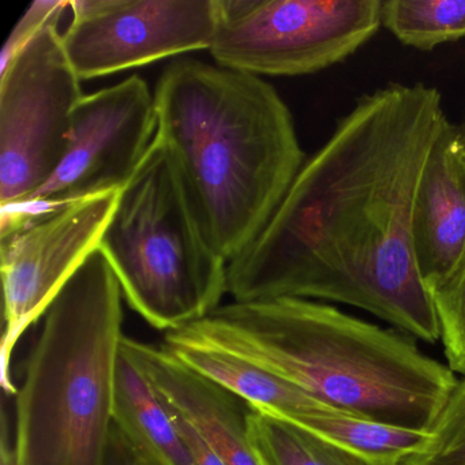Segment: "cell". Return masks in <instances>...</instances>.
I'll return each instance as SVG.
<instances>
[{
	"mask_svg": "<svg viewBox=\"0 0 465 465\" xmlns=\"http://www.w3.org/2000/svg\"><path fill=\"white\" fill-rule=\"evenodd\" d=\"M448 122L440 91L426 84L391 83L361 96L304 162L262 232L228 262L233 301L347 304L413 339L440 341L412 217Z\"/></svg>",
	"mask_w": 465,
	"mask_h": 465,
	"instance_id": "obj_1",
	"label": "cell"
},
{
	"mask_svg": "<svg viewBox=\"0 0 465 465\" xmlns=\"http://www.w3.org/2000/svg\"><path fill=\"white\" fill-rule=\"evenodd\" d=\"M165 345L233 356L337 410L411 429L429 430L459 381L413 337L309 299L232 301Z\"/></svg>",
	"mask_w": 465,
	"mask_h": 465,
	"instance_id": "obj_2",
	"label": "cell"
},
{
	"mask_svg": "<svg viewBox=\"0 0 465 465\" xmlns=\"http://www.w3.org/2000/svg\"><path fill=\"white\" fill-rule=\"evenodd\" d=\"M154 103L156 137L230 262L262 232L306 162L292 114L262 77L192 56L163 70Z\"/></svg>",
	"mask_w": 465,
	"mask_h": 465,
	"instance_id": "obj_3",
	"label": "cell"
},
{
	"mask_svg": "<svg viewBox=\"0 0 465 465\" xmlns=\"http://www.w3.org/2000/svg\"><path fill=\"white\" fill-rule=\"evenodd\" d=\"M124 301L97 250L45 312L15 397L17 465H108Z\"/></svg>",
	"mask_w": 465,
	"mask_h": 465,
	"instance_id": "obj_4",
	"label": "cell"
},
{
	"mask_svg": "<svg viewBox=\"0 0 465 465\" xmlns=\"http://www.w3.org/2000/svg\"><path fill=\"white\" fill-rule=\"evenodd\" d=\"M99 252L126 303L165 333L208 317L228 293V261L206 236L178 164L157 137L121 190Z\"/></svg>",
	"mask_w": 465,
	"mask_h": 465,
	"instance_id": "obj_5",
	"label": "cell"
},
{
	"mask_svg": "<svg viewBox=\"0 0 465 465\" xmlns=\"http://www.w3.org/2000/svg\"><path fill=\"white\" fill-rule=\"evenodd\" d=\"M382 0H220L209 54L249 74L301 77L363 47L382 28Z\"/></svg>",
	"mask_w": 465,
	"mask_h": 465,
	"instance_id": "obj_6",
	"label": "cell"
},
{
	"mask_svg": "<svg viewBox=\"0 0 465 465\" xmlns=\"http://www.w3.org/2000/svg\"><path fill=\"white\" fill-rule=\"evenodd\" d=\"M121 190L89 195L36 214L2 209L0 271L5 331L0 383L15 397L12 358L21 337L45 318L56 296L99 250Z\"/></svg>",
	"mask_w": 465,
	"mask_h": 465,
	"instance_id": "obj_7",
	"label": "cell"
},
{
	"mask_svg": "<svg viewBox=\"0 0 465 465\" xmlns=\"http://www.w3.org/2000/svg\"><path fill=\"white\" fill-rule=\"evenodd\" d=\"M83 97L59 21L48 24L0 67L2 208L21 205L55 173Z\"/></svg>",
	"mask_w": 465,
	"mask_h": 465,
	"instance_id": "obj_8",
	"label": "cell"
},
{
	"mask_svg": "<svg viewBox=\"0 0 465 465\" xmlns=\"http://www.w3.org/2000/svg\"><path fill=\"white\" fill-rule=\"evenodd\" d=\"M156 134L154 94L138 75L84 94L73 113L66 153L55 173L21 205L2 209L36 214L89 195L122 190Z\"/></svg>",
	"mask_w": 465,
	"mask_h": 465,
	"instance_id": "obj_9",
	"label": "cell"
},
{
	"mask_svg": "<svg viewBox=\"0 0 465 465\" xmlns=\"http://www.w3.org/2000/svg\"><path fill=\"white\" fill-rule=\"evenodd\" d=\"M62 34L78 77L94 80L208 50L220 0H74Z\"/></svg>",
	"mask_w": 465,
	"mask_h": 465,
	"instance_id": "obj_10",
	"label": "cell"
},
{
	"mask_svg": "<svg viewBox=\"0 0 465 465\" xmlns=\"http://www.w3.org/2000/svg\"><path fill=\"white\" fill-rule=\"evenodd\" d=\"M124 352L165 405L192 424L225 465H258L249 437L250 407L224 386L187 366L167 345L124 336Z\"/></svg>",
	"mask_w": 465,
	"mask_h": 465,
	"instance_id": "obj_11",
	"label": "cell"
},
{
	"mask_svg": "<svg viewBox=\"0 0 465 465\" xmlns=\"http://www.w3.org/2000/svg\"><path fill=\"white\" fill-rule=\"evenodd\" d=\"M413 252L426 288L450 273L465 252V143L448 122L424 165L412 217Z\"/></svg>",
	"mask_w": 465,
	"mask_h": 465,
	"instance_id": "obj_12",
	"label": "cell"
},
{
	"mask_svg": "<svg viewBox=\"0 0 465 465\" xmlns=\"http://www.w3.org/2000/svg\"><path fill=\"white\" fill-rule=\"evenodd\" d=\"M114 421L143 465H195L173 416L124 350L116 367Z\"/></svg>",
	"mask_w": 465,
	"mask_h": 465,
	"instance_id": "obj_13",
	"label": "cell"
},
{
	"mask_svg": "<svg viewBox=\"0 0 465 465\" xmlns=\"http://www.w3.org/2000/svg\"><path fill=\"white\" fill-rule=\"evenodd\" d=\"M170 350L187 366L241 397L252 410L279 420L290 421L309 413L345 412L233 356L189 348Z\"/></svg>",
	"mask_w": 465,
	"mask_h": 465,
	"instance_id": "obj_14",
	"label": "cell"
},
{
	"mask_svg": "<svg viewBox=\"0 0 465 465\" xmlns=\"http://www.w3.org/2000/svg\"><path fill=\"white\" fill-rule=\"evenodd\" d=\"M375 465H401L431 438L430 430L371 420L348 412H320L287 421Z\"/></svg>",
	"mask_w": 465,
	"mask_h": 465,
	"instance_id": "obj_15",
	"label": "cell"
},
{
	"mask_svg": "<svg viewBox=\"0 0 465 465\" xmlns=\"http://www.w3.org/2000/svg\"><path fill=\"white\" fill-rule=\"evenodd\" d=\"M247 423L258 465H375L252 408Z\"/></svg>",
	"mask_w": 465,
	"mask_h": 465,
	"instance_id": "obj_16",
	"label": "cell"
},
{
	"mask_svg": "<svg viewBox=\"0 0 465 465\" xmlns=\"http://www.w3.org/2000/svg\"><path fill=\"white\" fill-rule=\"evenodd\" d=\"M381 24L401 45L432 51L465 39V0H382Z\"/></svg>",
	"mask_w": 465,
	"mask_h": 465,
	"instance_id": "obj_17",
	"label": "cell"
},
{
	"mask_svg": "<svg viewBox=\"0 0 465 465\" xmlns=\"http://www.w3.org/2000/svg\"><path fill=\"white\" fill-rule=\"evenodd\" d=\"M427 291L440 323L446 364L465 377V252L456 268Z\"/></svg>",
	"mask_w": 465,
	"mask_h": 465,
	"instance_id": "obj_18",
	"label": "cell"
},
{
	"mask_svg": "<svg viewBox=\"0 0 465 465\" xmlns=\"http://www.w3.org/2000/svg\"><path fill=\"white\" fill-rule=\"evenodd\" d=\"M429 430L427 445L401 465H465V377L457 381Z\"/></svg>",
	"mask_w": 465,
	"mask_h": 465,
	"instance_id": "obj_19",
	"label": "cell"
},
{
	"mask_svg": "<svg viewBox=\"0 0 465 465\" xmlns=\"http://www.w3.org/2000/svg\"><path fill=\"white\" fill-rule=\"evenodd\" d=\"M69 6L70 2L64 0H37L32 4L5 43L0 54V67L6 66L15 54L23 50L48 24L61 21L64 10Z\"/></svg>",
	"mask_w": 465,
	"mask_h": 465,
	"instance_id": "obj_20",
	"label": "cell"
},
{
	"mask_svg": "<svg viewBox=\"0 0 465 465\" xmlns=\"http://www.w3.org/2000/svg\"><path fill=\"white\" fill-rule=\"evenodd\" d=\"M165 407H167V405H165ZM168 411H170L171 415L173 416V420H175L182 437H183V440H186L187 445H189L193 457H194L195 465H225L224 462L220 460V457L209 448L208 443L195 431L192 424L187 423L184 419L176 415L170 408H168Z\"/></svg>",
	"mask_w": 465,
	"mask_h": 465,
	"instance_id": "obj_21",
	"label": "cell"
},
{
	"mask_svg": "<svg viewBox=\"0 0 465 465\" xmlns=\"http://www.w3.org/2000/svg\"><path fill=\"white\" fill-rule=\"evenodd\" d=\"M108 465H143L116 427H114Z\"/></svg>",
	"mask_w": 465,
	"mask_h": 465,
	"instance_id": "obj_22",
	"label": "cell"
},
{
	"mask_svg": "<svg viewBox=\"0 0 465 465\" xmlns=\"http://www.w3.org/2000/svg\"><path fill=\"white\" fill-rule=\"evenodd\" d=\"M10 430H12V424H10L6 405L4 404L2 416H0V465H17Z\"/></svg>",
	"mask_w": 465,
	"mask_h": 465,
	"instance_id": "obj_23",
	"label": "cell"
},
{
	"mask_svg": "<svg viewBox=\"0 0 465 465\" xmlns=\"http://www.w3.org/2000/svg\"><path fill=\"white\" fill-rule=\"evenodd\" d=\"M460 132H461L462 140H464V143H465V118H464V122H462L461 126H460Z\"/></svg>",
	"mask_w": 465,
	"mask_h": 465,
	"instance_id": "obj_24",
	"label": "cell"
}]
</instances>
